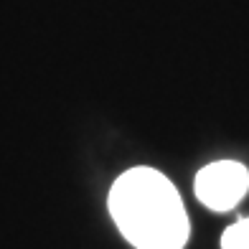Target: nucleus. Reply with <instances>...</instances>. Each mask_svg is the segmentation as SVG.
Instances as JSON below:
<instances>
[{"mask_svg":"<svg viewBox=\"0 0 249 249\" xmlns=\"http://www.w3.org/2000/svg\"><path fill=\"white\" fill-rule=\"evenodd\" d=\"M109 213L138 249H183L188 216L176 186L153 168L122 173L109 191Z\"/></svg>","mask_w":249,"mask_h":249,"instance_id":"1","label":"nucleus"},{"mask_svg":"<svg viewBox=\"0 0 249 249\" xmlns=\"http://www.w3.org/2000/svg\"><path fill=\"white\" fill-rule=\"evenodd\" d=\"M249 188V171L236 160H216L196 176V196L211 211H229Z\"/></svg>","mask_w":249,"mask_h":249,"instance_id":"2","label":"nucleus"},{"mask_svg":"<svg viewBox=\"0 0 249 249\" xmlns=\"http://www.w3.org/2000/svg\"><path fill=\"white\" fill-rule=\"evenodd\" d=\"M221 249H249V219L236 221L224 231Z\"/></svg>","mask_w":249,"mask_h":249,"instance_id":"3","label":"nucleus"}]
</instances>
